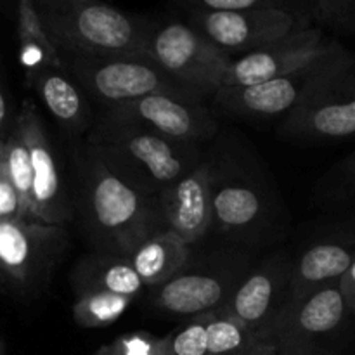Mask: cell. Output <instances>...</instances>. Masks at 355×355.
Returning <instances> with one entry per match:
<instances>
[{
    "label": "cell",
    "instance_id": "7a4b0ae2",
    "mask_svg": "<svg viewBox=\"0 0 355 355\" xmlns=\"http://www.w3.org/2000/svg\"><path fill=\"white\" fill-rule=\"evenodd\" d=\"M85 146L116 175L156 198L201 163L198 146L104 113L87 132Z\"/></svg>",
    "mask_w": 355,
    "mask_h": 355
},
{
    "label": "cell",
    "instance_id": "ac0fdd59",
    "mask_svg": "<svg viewBox=\"0 0 355 355\" xmlns=\"http://www.w3.org/2000/svg\"><path fill=\"white\" fill-rule=\"evenodd\" d=\"M26 82L33 87L45 110L64 130L82 134L92 127L89 104L82 87L71 78L64 66H47L35 73Z\"/></svg>",
    "mask_w": 355,
    "mask_h": 355
},
{
    "label": "cell",
    "instance_id": "7c38bea8",
    "mask_svg": "<svg viewBox=\"0 0 355 355\" xmlns=\"http://www.w3.org/2000/svg\"><path fill=\"white\" fill-rule=\"evenodd\" d=\"M107 116L132 121L172 141L198 146L217 132V120L203 101L155 94L120 106L106 107Z\"/></svg>",
    "mask_w": 355,
    "mask_h": 355
},
{
    "label": "cell",
    "instance_id": "d6a6232c",
    "mask_svg": "<svg viewBox=\"0 0 355 355\" xmlns=\"http://www.w3.org/2000/svg\"><path fill=\"white\" fill-rule=\"evenodd\" d=\"M340 288H342L343 298H345L350 314L355 318V260L340 279Z\"/></svg>",
    "mask_w": 355,
    "mask_h": 355
},
{
    "label": "cell",
    "instance_id": "83f0119b",
    "mask_svg": "<svg viewBox=\"0 0 355 355\" xmlns=\"http://www.w3.org/2000/svg\"><path fill=\"white\" fill-rule=\"evenodd\" d=\"M211 312L189 319V322L172 333V355H210L207 343V326Z\"/></svg>",
    "mask_w": 355,
    "mask_h": 355
},
{
    "label": "cell",
    "instance_id": "ba28073f",
    "mask_svg": "<svg viewBox=\"0 0 355 355\" xmlns=\"http://www.w3.org/2000/svg\"><path fill=\"white\" fill-rule=\"evenodd\" d=\"M349 49L328 40L321 28H304L259 51L232 58L222 87H248L318 68L349 55Z\"/></svg>",
    "mask_w": 355,
    "mask_h": 355
},
{
    "label": "cell",
    "instance_id": "7402d4cb",
    "mask_svg": "<svg viewBox=\"0 0 355 355\" xmlns=\"http://www.w3.org/2000/svg\"><path fill=\"white\" fill-rule=\"evenodd\" d=\"M17 33L19 59L26 71V80L47 66H64L58 47L45 31L33 0H17Z\"/></svg>",
    "mask_w": 355,
    "mask_h": 355
},
{
    "label": "cell",
    "instance_id": "e0dca14e",
    "mask_svg": "<svg viewBox=\"0 0 355 355\" xmlns=\"http://www.w3.org/2000/svg\"><path fill=\"white\" fill-rule=\"evenodd\" d=\"M347 318H352V314L343 298L340 281H335L302 300L290 304L272 338H276V335H291L298 338L331 335L347 321Z\"/></svg>",
    "mask_w": 355,
    "mask_h": 355
},
{
    "label": "cell",
    "instance_id": "836d02e7",
    "mask_svg": "<svg viewBox=\"0 0 355 355\" xmlns=\"http://www.w3.org/2000/svg\"><path fill=\"white\" fill-rule=\"evenodd\" d=\"M248 355H283V354H281L279 347H277L276 343L259 342L252 350H250Z\"/></svg>",
    "mask_w": 355,
    "mask_h": 355
},
{
    "label": "cell",
    "instance_id": "52a82bcc",
    "mask_svg": "<svg viewBox=\"0 0 355 355\" xmlns=\"http://www.w3.org/2000/svg\"><path fill=\"white\" fill-rule=\"evenodd\" d=\"M355 69V55L326 62L318 68L281 76L269 82L248 87H220L215 92L214 104L227 114L245 118L286 116L309 97L328 87L340 76Z\"/></svg>",
    "mask_w": 355,
    "mask_h": 355
},
{
    "label": "cell",
    "instance_id": "d4e9b609",
    "mask_svg": "<svg viewBox=\"0 0 355 355\" xmlns=\"http://www.w3.org/2000/svg\"><path fill=\"white\" fill-rule=\"evenodd\" d=\"M134 300V297L113 293L78 295L73 304V315L82 328H103L118 321Z\"/></svg>",
    "mask_w": 355,
    "mask_h": 355
},
{
    "label": "cell",
    "instance_id": "e575fe53",
    "mask_svg": "<svg viewBox=\"0 0 355 355\" xmlns=\"http://www.w3.org/2000/svg\"><path fill=\"white\" fill-rule=\"evenodd\" d=\"M6 163V139H0V170L3 168Z\"/></svg>",
    "mask_w": 355,
    "mask_h": 355
},
{
    "label": "cell",
    "instance_id": "d6986e66",
    "mask_svg": "<svg viewBox=\"0 0 355 355\" xmlns=\"http://www.w3.org/2000/svg\"><path fill=\"white\" fill-rule=\"evenodd\" d=\"M75 295L113 293L137 298L144 283L135 272L128 257L97 253L80 260L71 272Z\"/></svg>",
    "mask_w": 355,
    "mask_h": 355
},
{
    "label": "cell",
    "instance_id": "5b68a950",
    "mask_svg": "<svg viewBox=\"0 0 355 355\" xmlns=\"http://www.w3.org/2000/svg\"><path fill=\"white\" fill-rule=\"evenodd\" d=\"M68 248L62 225L0 220V284L10 295L35 298L47 288Z\"/></svg>",
    "mask_w": 355,
    "mask_h": 355
},
{
    "label": "cell",
    "instance_id": "5bb4252c",
    "mask_svg": "<svg viewBox=\"0 0 355 355\" xmlns=\"http://www.w3.org/2000/svg\"><path fill=\"white\" fill-rule=\"evenodd\" d=\"M241 270L232 267H184L175 277L151 288L153 307L173 318H198L218 311L229 302L236 286L243 279Z\"/></svg>",
    "mask_w": 355,
    "mask_h": 355
},
{
    "label": "cell",
    "instance_id": "f546056e",
    "mask_svg": "<svg viewBox=\"0 0 355 355\" xmlns=\"http://www.w3.org/2000/svg\"><path fill=\"white\" fill-rule=\"evenodd\" d=\"M19 218L28 220L26 210L19 193L7 175L6 163H3V168L0 170V220H19Z\"/></svg>",
    "mask_w": 355,
    "mask_h": 355
},
{
    "label": "cell",
    "instance_id": "8fae6325",
    "mask_svg": "<svg viewBox=\"0 0 355 355\" xmlns=\"http://www.w3.org/2000/svg\"><path fill=\"white\" fill-rule=\"evenodd\" d=\"M14 121L23 134L30 153L35 220L64 227V224L73 218V205L62 184L58 156L33 101H23Z\"/></svg>",
    "mask_w": 355,
    "mask_h": 355
},
{
    "label": "cell",
    "instance_id": "4316f807",
    "mask_svg": "<svg viewBox=\"0 0 355 355\" xmlns=\"http://www.w3.org/2000/svg\"><path fill=\"white\" fill-rule=\"evenodd\" d=\"M96 355H172V335L158 338L144 331L128 333L101 347Z\"/></svg>",
    "mask_w": 355,
    "mask_h": 355
},
{
    "label": "cell",
    "instance_id": "484cf974",
    "mask_svg": "<svg viewBox=\"0 0 355 355\" xmlns=\"http://www.w3.org/2000/svg\"><path fill=\"white\" fill-rule=\"evenodd\" d=\"M189 10H250V9H279L297 14L304 19H312L309 0H184Z\"/></svg>",
    "mask_w": 355,
    "mask_h": 355
},
{
    "label": "cell",
    "instance_id": "cb8c5ba5",
    "mask_svg": "<svg viewBox=\"0 0 355 355\" xmlns=\"http://www.w3.org/2000/svg\"><path fill=\"white\" fill-rule=\"evenodd\" d=\"M6 172L10 182L19 193L26 210L28 220H35L33 217V173H31V162L28 146L24 142L23 134L17 128L16 121L6 137Z\"/></svg>",
    "mask_w": 355,
    "mask_h": 355
},
{
    "label": "cell",
    "instance_id": "4fadbf2b",
    "mask_svg": "<svg viewBox=\"0 0 355 355\" xmlns=\"http://www.w3.org/2000/svg\"><path fill=\"white\" fill-rule=\"evenodd\" d=\"M279 132L312 141L355 139V69L288 113Z\"/></svg>",
    "mask_w": 355,
    "mask_h": 355
},
{
    "label": "cell",
    "instance_id": "30bf717a",
    "mask_svg": "<svg viewBox=\"0 0 355 355\" xmlns=\"http://www.w3.org/2000/svg\"><path fill=\"white\" fill-rule=\"evenodd\" d=\"M291 267L276 257L246 272L222 311L246 326L259 342H269L290 307Z\"/></svg>",
    "mask_w": 355,
    "mask_h": 355
},
{
    "label": "cell",
    "instance_id": "4dcf8cb0",
    "mask_svg": "<svg viewBox=\"0 0 355 355\" xmlns=\"http://www.w3.org/2000/svg\"><path fill=\"white\" fill-rule=\"evenodd\" d=\"M338 191L342 196L355 198V148L338 166Z\"/></svg>",
    "mask_w": 355,
    "mask_h": 355
},
{
    "label": "cell",
    "instance_id": "1f68e13d",
    "mask_svg": "<svg viewBox=\"0 0 355 355\" xmlns=\"http://www.w3.org/2000/svg\"><path fill=\"white\" fill-rule=\"evenodd\" d=\"M14 120H16V116H12V111H10L9 94H7L6 87L0 83V139L7 137L9 130L12 128Z\"/></svg>",
    "mask_w": 355,
    "mask_h": 355
},
{
    "label": "cell",
    "instance_id": "2e32d148",
    "mask_svg": "<svg viewBox=\"0 0 355 355\" xmlns=\"http://www.w3.org/2000/svg\"><path fill=\"white\" fill-rule=\"evenodd\" d=\"M355 260V231L311 246L291 267L290 304L342 279Z\"/></svg>",
    "mask_w": 355,
    "mask_h": 355
},
{
    "label": "cell",
    "instance_id": "603a6c76",
    "mask_svg": "<svg viewBox=\"0 0 355 355\" xmlns=\"http://www.w3.org/2000/svg\"><path fill=\"white\" fill-rule=\"evenodd\" d=\"M207 343L210 355H248L259 340L246 326L218 309L208 319Z\"/></svg>",
    "mask_w": 355,
    "mask_h": 355
},
{
    "label": "cell",
    "instance_id": "3957f363",
    "mask_svg": "<svg viewBox=\"0 0 355 355\" xmlns=\"http://www.w3.org/2000/svg\"><path fill=\"white\" fill-rule=\"evenodd\" d=\"M40 19L59 54L135 55L146 54L155 21L123 12L113 6L92 0H68L37 6Z\"/></svg>",
    "mask_w": 355,
    "mask_h": 355
},
{
    "label": "cell",
    "instance_id": "9a60e30c",
    "mask_svg": "<svg viewBox=\"0 0 355 355\" xmlns=\"http://www.w3.org/2000/svg\"><path fill=\"white\" fill-rule=\"evenodd\" d=\"M214 173L210 163H200L159 194L166 229L189 246L200 241L214 225Z\"/></svg>",
    "mask_w": 355,
    "mask_h": 355
},
{
    "label": "cell",
    "instance_id": "277c9868",
    "mask_svg": "<svg viewBox=\"0 0 355 355\" xmlns=\"http://www.w3.org/2000/svg\"><path fill=\"white\" fill-rule=\"evenodd\" d=\"M66 71L82 90L106 107L155 94L203 101L205 97L180 83L146 54L135 55H61Z\"/></svg>",
    "mask_w": 355,
    "mask_h": 355
},
{
    "label": "cell",
    "instance_id": "6da1fadb",
    "mask_svg": "<svg viewBox=\"0 0 355 355\" xmlns=\"http://www.w3.org/2000/svg\"><path fill=\"white\" fill-rule=\"evenodd\" d=\"M78 208L99 253L130 257L166 229L159 198L144 193L107 168L87 146L76 155Z\"/></svg>",
    "mask_w": 355,
    "mask_h": 355
},
{
    "label": "cell",
    "instance_id": "d590c367",
    "mask_svg": "<svg viewBox=\"0 0 355 355\" xmlns=\"http://www.w3.org/2000/svg\"><path fill=\"white\" fill-rule=\"evenodd\" d=\"M71 3H87V2H92V0H68Z\"/></svg>",
    "mask_w": 355,
    "mask_h": 355
},
{
    "label": "cell",
    "instance_id": "8992f818",
    "mask_svg": "<svg viewBox=\"0 0 355 355\" xmlns=\"http://www.w3.org/2000/svg\"><path fill=\"white\" fill-rule=\"evenodd\" d=\"M146 55L203 97H214L224 83L232 58L187 21H155Z\"/></svg>",
    "mask_w": 355,
    "mask_h": 355
},
{
    "label": "cell",
    "instance_id": "ffe728a7",
    "mask_svg": "<svg viewBox=\"0 0 355 355\" xmlns=\"http://www.w3.org/2000/svg\"><path fill=\"white\" fill-rule=\"evenodd\" d=\"M211 201L214 224L229 234L250 231L262 218V198L252 186L241 180L218 179L217 173H214Z\"/></svg>",
    "mask_w": 355,
    "mask_h": 355
},
{
    "label": "cell",
    "instance_id": "44dd1931",
    "mask_svg": "<svg viewBox=\"0 0 355 355\" xmlns=\"http://www.w3.org/2000/svg\"><path fill=\"white\" fill-rule=\"evenodd\" d=\"M128 259L144 286L156 288L175 277L187 266L189 245L173 232L165 231L142 243Z\"/></svg>",
    "mask_w": 355,
    "mask_h": 355
},
{
    "label": "cell",
    "instance_id": "9c48e42d",
    "mask_svg": "<svg viewBox=\"0 0 355 355\" xmlns=\"http://www.w3.org/2000/svg\"><path fill=\"white\" fill-rule=\"evenodd\" d=\"M187 23L231 58H239L309 28V21L279 9L200 10L187 12Z\"/></svg>",
    "mask_w": 355,
    "mask_h": 355
},
{
    "label": "cell",
    "instance_id": "f1b7e54d",
    "mask_svg": "<svg viewBox=\"0 0 355 355\" xmlns=\"http://www.w3.org/2000/svg\"><path fill=\"white\" fill-rule=\"evenodd\" d=\"M312 19L338 30L355 31V0H309Z\"/></svg>",
    "mask_w": 355,
    "mask_h": 355
}]
</instances>
